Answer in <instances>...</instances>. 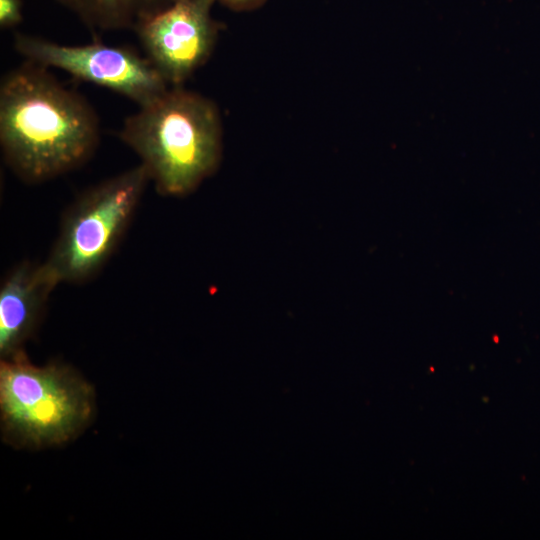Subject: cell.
<instances>
[{
    "mask_svg": "<svg viewBox=\"0 0 540 540\" xmlns=\"http://www.w3.org/2000/svg\"><path fill=\"white\" fill-rule=\"evenodd\" d=\"M100 140L98 116L79 93L30 60L0 83V145L27 183L53 179L86 163Z\"/></svg>",
    "mask_w": 540,
    "mask_h": 540,
    "instance_id": "1",
    "label": "cell"
},
{
    "mask_svg": "<svg viewBox=\"0 0 540 540\" xmlns=\"http://www.w3.org/2000/svg\"><path fill=\"white\" fill-rule=\"evenodd\" d=\"M222 136L217 105L182 86H170L139 107L118 131L164 196H185L217 170Z\"/></svg>",
    "mask_w": 540,
    "mask_h": 540,
    "instance_id": "2",
    "label": "cell"
},
{
    "mask_svg": "<svg viewBox=\"0 0 540 540\" xmlns=\"http://www.w3.org/2000/svg\"><path fill=\"white\" fill-rule=\"evenodd\" d=\"M92 387L67 365H32L25 353L1 360L0 408L4 439L20 447L59 445L90 422Z\"/></svg>",
    "mask_w": 540,
    "mask_h": 540,
    "instance_id": "3",
    "label": "cell"
},
{
    "mask_svg": "<svg viewBox=\"0 0 540 540\" xmlns=\"http://www.w3.org/2000/svg\"><path fill=\"white\" fill-rule=\"evenodd\" d=\"M149 181L139 164L75 199L44 261L59 283H83L102 269L126 232Z\"/></svg>",
    "mask_w": 540,
    "mask_h": 540,
    "instance_id": "4",
    "label": "cell"
},
{
    "mask_svg": "<svg viewBox=\"0 0 540 540\" xmlns=\"http://www.w3.org/2000/svg\"><path fill=\"white\" fill-rule=\"evenodd\" d=\"M13 45L25 60L61 69L76 79L120 94L139 107L153 102L170 87L146 56L128 47L100 41L63 45L24 33L15 34Z\"/></svg>",
    "mask_w": 540,
    "mask_h": 540,
    "instance_id": "5",
    "label": "cell"
},
{
    "mask_svg": "<svg viewBox=\"0 0 540 540\" xmlns=\"http://www.w3.org/2000/svg\"><path fill=\"white\" fill-rule=\"evenodd\" d=\"M216 0H175L134 30L147 59L169 86H182L210 58L221 25Z\"/></svg>",
    "mask_w": 540,
    "mask_h": 540,
    "instance_id": "6",
    "label": "cell"
},
{
    "mask_svg": "<svg viewBox=\"0 0 540 540\" xmlns=\"http://www.w3.org/2000/svg\"><path fill=\"white\" fill-rule=\"evenodd\" d=\"M59 284L45 262H22L5 277L0 288V355L11 359L24 354L45 305Z\"/></svg>",
    "mask_w": 540,
    "mask_h": 540,
    "instance_id": "7",
    "label": "cell"
},
{
    "mask_svg": "<svg viewBox=\"0 0 540 540\" xmlns=\"http://www.w3.org/2000/svg\"><path fill=\"white\" fill-rule=\"evenodd\" d=\"M175 0H57L91 31L135 30Z\"/></svg>",
    "mask_w": 540,
    "mask_h": 540,
    "instance_id": "8",
    "label": "cell"
},
{
    "mask_svg": "<svg viewBox=\"0 0 540 540\" xmlns=\"http://www.w3.org/2000/svg\"><path fill=\"white\" fill-rule=\"evenodd\" d=\"M23 19L21 0H0V27L9 29L17 26Z\"/></svg>",
    "mask_w": 540,
    "mask_h": 540,
    "instance_id": "9",
    "label": "cell"
},
{
    "mask_svg": "<svg viewBox=\"0 0 540 540\" xmlns=\"http://www.w3.org/2000/svg\"><path fill=\"white\" fill-rule=\"evenodd\" d=\"M225 7L236 11H251L262 6L267 0H216Z\"/></svg>",
    "mask_w": 540,
    "mask_h": 540,
    "instance_id": "10",
    "label": "cell"
}]
</instances>
